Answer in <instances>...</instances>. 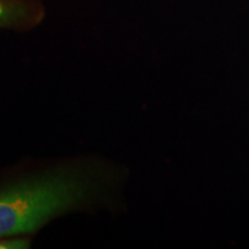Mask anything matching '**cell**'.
<instances>
[{"mask_svg":"<svg viewBox=\"0 0 249 249\" xmlns=\"http://www.w3.org/2000/svg\"><path fill=\"white\" fill-rule=\"evenodd\" d=\"M97 183L79 170H60L0 189V238L31 233L51 218L85 203Z\"/></svg>","mask_w":249,"mask_h":249,"instance_id":"1","label":"cell"},{"mask_svg":"<svg viewBox=\"0 0 249 249\" xmlns=\"http://www.w3.org/2000/svg\"><path fill=\"white\" fill-rule=\"evenodd\" d=\"M2 13V8H1V5H0V15Z\"/></svg>","mask_w":249,"mask_h":249,"instance_id":"2","label":"cell"}]
</instances>
